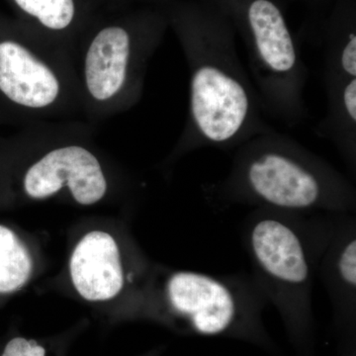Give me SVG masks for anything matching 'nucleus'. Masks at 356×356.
<instances>
[{"instance_id":"1","label":"nucleus","mask_w":356,"mask_h":356,"mask_svg":"<svg viewBox=\"0 0 356 356\" xmlns=\"http://www.w3.org/2000/svg\"><path fill=\"white\" fill-rule=\"evenodd\" d=\"M166 16L191 72L188 119L179 151H229L269 130L226 16L204 0L170 3Z\"/></svg>"},{"instance_id":"16","label":"nucleus","mask_w":356,"mask_h":356,"mask_svg":"<svg viewBox=\"0 0 356 356\" xmlns=\"http://www.w3.org/2000/svg\"><path fill=\"white\" fill-rule=\"evenodd\" d=\"M302 1L306 2L312 8H318V7L324 6L330 0H302Z\"/></svg>"},{"instance_id":"5","label":"nucleus","mask_w":356,"mask_h":356,"mask_svg":"<svg viewBox=\"0 0 356 356\" xmlns=\"http://www.w3.org/2000/svg\"><path fill=\"white\" fill-rule=\"evenodd\" d=\"M166 311L185 332L266 346L261 322L266 297L255 281L177 271L163 287Z\"/></svg>"},{"instance_id":"10","label":"nucleus","mask_w":356,"mask_h":356,"mask_svg":"<svg viewBox=\"0 0 356 356\" xmlns=\"http://www.w3.org/2000/svg\"><path fill=\"white\" fill-rule=\"evenodd\" d=\"M324 83L356 79V2L337 0L325 24Z\"/></svg>"},{"instance_id":"12","label":"nucleus","mask_w":356,"mask_h":356,"mask_svg":"<svg viewBox=\"0 0 356 356\" xmlns=\"http://www.w3.org/2000/svg\"><path fill=\"white\" fill-rule=\"evenodd\" d=\"M355 229L341 231L331 243L325 261V270L331 291L341 313L348 314L355 303L356 288V238Z\"/></svg>"},{"instance_id":"11","label":"nucleus","mask_w":356,"mask_h":356,"mask_svg":"<svg viewBox=\"0 0 356 356\" xmlns=\"http://www.w3.org/2000/svg\"><path fill=\"white\" fill-rule=\"evenodd\" d=\"M327 114L316 133L334 143L350 168L356 159V79L325 84Z\"/></svg>"},{"instance_id":"13","label":"nucleus","mask_w":356,"mask_h":356,"mask_svg":"<svg viewBox=\"0 0 356 356\" xmlns=\"http://www.w3.org/2000/svg\"><path fill=\"white\" fill-rule=\"evenodd\" d=\"M31 25L50 33H67L79 24V0H7Z\"/></svg>"},{"instance_id":"15","label":"nucleus","mask_w":356,"mask_h":356,"mask_svg":"<svg viewBox=\"0 0 356 356\" xmlns=\"http://www.w3.org/2000/svg\"><path fill=\"white\" fill-rule=\"evenodd\" d=\"M0 356H46V350L36 341L18 337L6 343Z\"/></svg>"},{"instance_id":"2","label":"nucleus","mask_w":356,"mask_h":356,"mask_svg":"<svg viewBox=\"0 0 356 356\" xmlns=\"http://www.w3.org/2000/svg\"><path fill=\"white\" fill-rule=\"evenodd\" d=\"M213 191L222 200L302 214H346L355 188L325 159L271 127L236 147L228 177Z\"/></svg>"},{"instance_id":"14","label":"nucleus","mask_w":356,"mask_h":356,"mask_svg":"<svg viewBox=\"0 0 356 356\" xmlns=\"http://www.w3.org/2000/svg\"><path fill=\"white\" fill-rule=\"evenodd\" d=\"M32 269L27 248L13 231L0 225V293L19 289L29 280Z\"/></svg>"},{"instance_id":"3","label":"nucleus","mask_w":356,"mask_h":356,"mask_svg":"<svg viewBox=\"0 0 356 356\" xmlns=\"http://www.w3.org/2000/svg\"><path fill=\"white\" fill-rule=\"evenodd\" d=\"M229 21L247 53L262 111L290 128L308 117V70L280 4L274 0H204Z\"/></svg>"},{"instance_id":"8","label":"nucleus","mask_w":356,"mask_h":356,"mask_svg":"<svg viewBox=\"0 0 356 356\" xmlns=\"http://www.w3.org/2000/svg\"><path fill=\"white\" fill-rule=\"evenodd\" d=\"M19 27L0 17V97L25 108H44L57 99L60 83L23 43Z\"/></svg>"},{"instance_id":"7","label":"nucleus","mask_w":356,"mask_h":356,"mask_svg":"<svg viewBox=\"0 0 356 356\" xmlns=\"http://www.w3.org/2000/svg\"><path fill=\"white\" fill-rule=\"evenodd\" d=\"M30 197L43 199L67 186L81 205H92L106 193L107 184L99 161L83 147L54 149L27 170L23 180Z\"/></svg>"},{"instance_id":"6","label":"nucleus","mask_w":356,"mask_h":356,"mask_svg":"<svg viewBox=\"0 0 356 356\" xmlns=\"http://www.w3.org/2000/svg\"><path fill=\"white\" fill-rule=\"evenodd\" d=\"M168 23L166 13L145 11L100 27L86 58V86L91 96L105 102L116 95L127 81L134 53L153 50Z\"/></svg>"},{"instance_id":"4","label":"nucleus","mask_w":356,"mask_h":356,"mask_svg":"<svg viewBox=\"0 0 356 356\" xmlns=\"http://www.w3.org/2000/svg\"><path fill=\"white\" fill-rule=\"evenodd\" d=\"M297 214L259 207L247 234L254 281L280 311L293 341L302 350L311 343L313 254Z\"/></svg>"},{"instance_id":"9","label":"nucleus","mask_w":356,"mask_h":356,"mask_svg":"<svg viewBox=\"0 0 356 356\" xmlns=\"http://www.w3.org/2000/svg\"><path fill=\"white\" fill-rule=\"evenodd\" d=\"M74 286L88 301H107L124 286L120 250L113 236L93 231L77 243L70 262Z\"/></svg>"}]
</instances>
